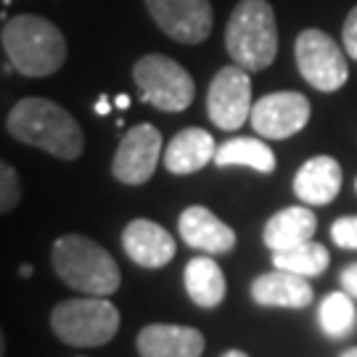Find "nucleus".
I'll use <instances>...</instances> for the list:
<instances>
[{
    "mask_svg": "<svg viewBox=\"0 0 357 357\" xmlns=\"http://www.w3.org/2000/svg\"><path fill=\"white\" fill-rule=\"evenodd\" d=\"M53 333L72 347H103L119 331V310L109 296H79L53 307Z\"/></svg>",
    "mask_w": 357,
    "mask_h": 357,
    "instance_id": "nucleus-5",
    "label": "nucleus"
},
{
    "mask_svg": "<svg viewBox=\"0 0 357 357\" xmlns=\"http://www.w3.org/2000/svg\"><path fill=\"white\" fill-rule=\"evenodd\" d=\"M320 328H323L326 336H331L336 342H342V339L355 333L357 328L355 299L344 289L328 294L323 299V305H320Z\"/></svg>",
    "mask_w": 357,
    "mask_h": 357,
    "instance_id": "nucleus-22",
    "label": "nucleus"
},
{
    "mask_svg": "<svg viewBox=\"0 0 357 357\" xmlns=\"http://www.w3.org/2000/svg\"><path fill=\"white\" fill-rule=\"evenodd\" d=\"M109 112H112V101H109V96H101V98L96 101V114L106 116Z\"/></svg>",
    "mask_w": 357,
    "mask_h": 357,
    "instance_id": "nucleus-27",
    "label": "nucleus"
},
{
    "mask_svg": "<svg viewBox=\"0 0 357 357\" xmlns=\"http://www.w3.org/2000/svg\"><path fill=\"white\" fill-rule=\"evenodd\" d=\"M339 283H342V289H344V291L349 294L352 299H357V262L342 270V275H339Z\"/></svg>",
    "mask_w": 357,
    "mask_h": 357,
    "instance_id": "nucleus-26",
    "label": "nucleus"
},
{
    "mask_svg": "<svg viewBox=\"0 0 357 357\" xmlns=\"http://www.w3.org/2000/svg\"><path fill=\"white\" fill-rule=\"evenodd\" d=\"M22 202V180L8 162L0 165V212L8 215Z\"/></svg>",
    "mask_w": 357,
    "mask_h": 357,
    "instance_id": "nucleus-23",
    "label": "nucleus"
},
{
    "mask_svg": "<svg viewBox=\"0 0 357 357\" xmlns=\"http://www.w3.org/2000/svg\"><path fill=\"white\" fill-rule=\"evenodd\" d=\"M3 51L16 72L24 77H48L66 61V40L61 29L32 13L6 19Z\"/></svg>",
    "mask_w": 357,
    "mask_h": 357,
    "instance_id": "nucleus-3",
    "label": "nucleus"
},
{
    "mask_svg": "<svg viewBox=\"0 0 357 357\" xmlns=\"http://www.w3.org/2000/svg\"><path fill=\"white\" fill-rule=\"evenodd\" d=\"M6 125L16 141L43 149L64 162L79 159L85 149V138L77 119L64 106L48 98H22L11 109Z\"/></svg>",
    "mask_w": 357,
    "mask_h": 357,
    "instance_id": "nucleus-1",
    "label": "nucleus"
},
{
    "mask_svg": "<svg viewBox=\"0 0 357 357\" xmlns=\"http://www.w3.org/2000/svg\"><path fill=\"white\" fill-rule=\"evenodd\" d=\"M318 230V217L305 206H286L270 217L262 230V238L270 252H283L310 241Z\"/></svg>",
    "mask_w": 357,
    "mask_h": 357,
    "instance_id": "nucleus-18",
    "label": "nucleus"
},
{
    "mask_svg": "<svg viewBox=\"0 0 357 357\" xmlns=\"http://www.w3.org/2000/svg\"><path fill=\"white\" fill-rule=\"evenodd\" d=\"M183 281H185V291L191 296V302H196L199 307H217L228 294L225 275L212 259V255L193 257L185 265Z\"/></svg>",
    "mask_w": 357,
    "mask_h": 357,
    "instance_id": "nucleus-19",
    "label": "nucleus"
},
{
    "mask_svg": "<svg viewBox=\"0 0 357 357\" xmlns=\"http://www.w3.org/2000/svg\"><path fill=\"white\" fill-rule=\"evenodd\" d=\"M299 75L320 93H333L347 82V59L339 43H333L323 29H305L294 45Z\"/></svg>",
    "mask_w": 357,
    "mask_h": 357,
    "instance_id": "nucleus-7",
    "label": "nucleus"
},
{
    "mask_svg": "<svg viewBox=\"0 0 357 357\" xmlns=\"http://www.w3.org/2000/svg\"><path fill=\"white\" fill-rule=\"evenodd\" d=\"M130 106V96L128 93H119V96H116V109H128Z\"/></svg>",
    "mask_w": 357,
    "mask_h": 357,
    "instance_id": "nucleus-28",
    "label": "nucleus"
},
{
    "mask_svg": "<svg viewBox=\"0 0 357 357\" xmlns=\"http://www.w3.org/2000/svg\"><path fill=\"white\" fill-rule=\"evenodd\" d=\"M342 357H357V347H352V349H347V352H342Z\"/></svg>",
    "mask_w": 357,
    "mask_h": 357,
    "instance_id": "nucleus-31",
    "label": "nucleus"
},
{
    "mask_svg": "<svg viewBox=\"0 0 357 357\" xmlns=\"http://www.w3.org/2000/svg\"><path fill=\"white\" fill-rule=\"evenodd\" d=\"M331 262L328 249L318 241H305L291 249H283V252H273V265L278 270H289L296 275H305V278H315L320 273H326Z\"/></svg>",
    "mask_w": 357,
    "mask_h": 357,
    "instance_id": "nucleus-21",
    "label": "nucleus"
},
{
    "mask_svg": "<svg viewBox=\"0 0 357 357\" xmlns=\"http://www.w3.org/2000/svg\"><path fill=\"white\" fill-rule=\"evenodd\" d=\"M355 191H357V180H355Z\"/></svg>",
    "mask_w": 357,
    "mask_h": 357,
    "instance_id": "nucleus-32",
    "label": "nucleus"
},
{
    "mask_svg": "<svg viewBox=\"0 0 357 357\" xmlns=\"http://www.w3.org/2000/svg\"><path fill=\"white\" fill-rule=\"evenodd\" d=\"M215 165L222 167H249L255 172L270 175L275 169V153L265 141L259 138H233L217 146Z\"/></svg>",
    "mask_w": 357,
    "mask_h": 357,
    "instance_id": "nucleus-20",
    "label": "nucleus"
},
{
    "mask_svg": "<svg viewBox=\"0 0 357 357\" xmlns=\"http://www.w3.org/2000/svg\"><path fill=\"white\" fill-rule=\"evenodd\" d=\"M222 357H249V355H246V352H241V349H228Z\"/></svg>",
    "mask_w": 357,
    "mask_h": 357,
    "instance_id": "nucleus-30",
    "label": "nucleus"
},
{
    "mask_svg": "<svg viewBox=\"0 0 357 357\" xmlns=\"http://www.w3.org/2000/svg\"><path fill=\"white\" fill-rule=\"evenodd\" d=\"M310 101L296 90L268 93L252 106V128L268 141H286L310 122Z\"/></svg>",
    "mask_w": 357,
    "mask_h": 357,
    "instance_id": "nucleus-9",
    "label": "nucleus"
},
{
    "mask_svg": "<svg viewBox=\"0 0 357 357\" xmlns=\"http://www.w3.org/2000/svg\"><path fill=\"white\" fill-rule=\"evenodd\" d=\"M180 238L204 255H228L236 249V233L206 206H188L178 217Z\"/></svg>",
    "mask_w": 357,
    "mask_h": 357,
    "instance_id": "nucleus-13",
    "label": "nucleus"
},
{
    "mask_svg": "<svg viewBox=\"0 0 357 357\" xmlns=\"http://www.w3.org/2000/svg\"><path fill=\"white\" fill-rule=\"evenodd\" d=\"M122 249L135 265L156 270L172 262V257L178 252V243L159 222L132 220L128 228L122 230Z\"/></svg>",
    "mask_w": 357,
    "mask_h": 357,
    "instance_id": "nucleus-12",
    "label": "nucleus"
},
{
    "mask_svg": "<svg viewBox=\"0 0 357 357\" xmlns=\"http://www.w3.org/2000/svg\"><path fill=\"white\" fill-rule=\"evenodd\" d=\"M252 82L241 64L222 66L206 93V114L222 130H238L252 116Z\"/></svg>",
    "mask_w": 357,
    "mask_h": 357,
    "instance_id": "nucleus-8",
    "label": "nucleus"
},
{
    "mask_svg": "<svg viewBox=\"0 0 357 357\" xmlns=\"http://www.w3.org/2000/svg\"><path fill=\"white\" fill-rule=\"evenodd\" d=\"M32 273H35V270H32V265H22V268H19V275H22V278H29Z\"/></svg>",
    "mask_w": 357,
    "mask_h": 357,
    "instance_id": "nucleus-29",
    "label": "nucleus"
},
{
    "mask_svg": "<svg viewBox=\"0 0 357 357\" xmlns=\"http://www.w3.org/2000/svg\"><path fill=\"white\" fill-rule=\"evenodd\" d=\"M146 8L159 29L178 43H204L215 24L209 0H146Z\"/></svg>",
    "mask_w": 357,
    "mask_h": 357,
    "instance_id": "nucleus-10",
    "label": "nucleus"
},
{
    "mask_svg": "<svg viewBox=\"0 0 357 357\" xmlns=\"http://www.w3.org/2000/svg\"><path fill=\"white\" fill-rule=\"evenodd\" d=\"M53 270L61 281L88 296H112L122 283L116 259L88 236L66 233L53 243Z\"/></svg>",
    "mask_w": 357,
    "mask_h": 357,
    "instance_id": "nucleus-2",
    "label": "nucleus"
},
{
    "mask_svg": "<svg viewBox=\"0 0 357 357\" xmlns=\"http://www.w3.org/2000/svg\"><path fill=\"white\" fill-rule=\"evenodd\" d=\"M217 143L215 138L202 128H185L169 141L165 149V167L172 175H191L204 169L209 162H215Z\"/></svg>",
    "mask_w": 357,
    "mask_h": 357,
    "instance_id": "nucleus-16",
    "label": "nucleus"
},
{
    "mask_svg": "<svg viewBox=\"0 0 357 357\" xmlns=\"http://www.w3.org/2000/svg\"><path fill=\"white\" fill-rule=\"evenodd\" d=\"M331 238L336 246L357 252V215L339 217V220L331 225Z\"/></svg>",
    "mask_w": 357,
    "mask_h": 357,
    "instance_id": "nucleus-24",
    "label": "nucleus"
},
{
    "mask_svg": "<svg viewBox=\"0 0 357 357\" xmlns=\"http://www.w3.org/2000/svg\"><path fill=\"white\" fill-rule=\"evenodd\" d=\"M342 188V167L333 156H312L294 175V193L307 206H326Z\"/></svg>",
    "mask_w": 357,
    "mask_h": 357,
    "instance_id": "nucleus-15",
    "label": "nucleus"
},
{
    "mask_svg": "<svg viewBox=\"0 0 357 357\" xmlns=\"http://www.w3.org/2000/svg\"><path fill=\"white\" fill-rule=\"evenodd\" d=\"M342 43H344V51L349 53V59L357 61V6L347 16L344 29H342Z\"/></svg>",
    "mask_w": 357,
    "mask_h": 357,
    "instance_id": "nucleus-25",
    "label": "nucleus"
},
{
    "mask_svg": "<svg viewBox=\"0 0 357 357\" xmlns=\"http://www.w3.org/2000/svg\"><path fill=\"white\" fill-rule=\"evenodd\" d=\"M312 286L305 275H296V273H289V270H273V273H265L259 275L255 283H252V299L262 307H291V310H299V307H307L312 302Z\"/></svg>",
    "mask_w": 357,
    "mask_h": 357,
    "instance_id": "nucleus-17",
    "label": "nucleus"
},
{
    "mask_svg": "<svg viewBox=\"0 0 357 357\" xmlns=\"http://www.w3.org/2000/svg\"><path fill=\"white\" fill-rule=\"evenodd\" d=\"M225 48L249 72L268 69L278 56V24L268 0H241L228 19Z\"/></svg>",
    "mask_w": 357,
    "mask_h": 357,
    "instance_id": "nucleus-4",
    "label": "nucleus"
},
{
    "mask_svg": "<svg viewBox=\"0 0 357 357\" xmlns=\"http://www.w3.org/2000/svg\"><path fill=\"white\" fill-rule=\"evenodd\" d=\"M159 153H162V132L149 122L138 125L119 143L112 162V172L125 185H143L156 172Z\"/></svg>",
    "mask_w": 357,
    "mask_h": 357,
    "instance_id": "nucleus-11",
    "label": "nucleus"
},
{
    "mask_svg": "<svg viewBox=\"0 0 357 357\" xmlns=\"http://www.w3.org/2000/svg\"><path fill=\"white\" fill-rule=\"evenodd\" d=\"M132 77L141 98L162 112H185L196 98V82L183 66L162 53H149L135 61Z\"/></svg>",
    "mask_w": 357,
    "mask_h": 357,
    "instance_id": "nucleus-6",
    "label": "nucleus"
},
{
    "mask_svg": "<svg viewBox=\"0 0 357 357\" xmlns=\"http://www.w3.org/2000/svg\"><path fill=\"white\" fill-rule=\"evenodd\" d=\"M135 347L141 357H202L204 333L191 326L151 323L138 333Z\"/></svg>",
    "mask_w": 357,
    "mask_h": 357,
    "instance_id": "nucleus-14",
    "label": "nucleus"
}]
</instances>
